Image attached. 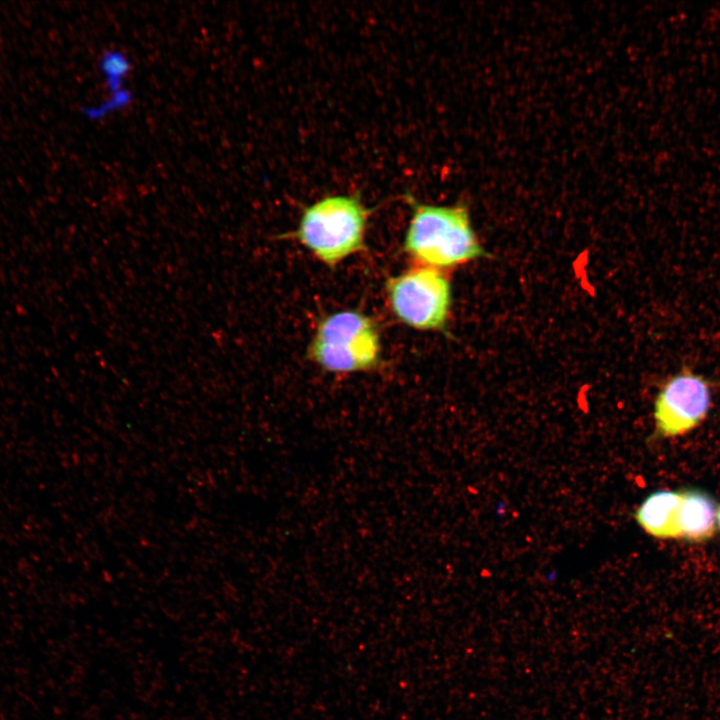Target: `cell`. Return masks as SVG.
Returning <instances> with one entry per match:
<instances>
[{"instance_id":"obj_5","label":"cell","mask_w":720,"mask_h":720,"mask_svg":"<svg viewBox=\"0 0 720 720\" xmlns=\"http://www.w3.org/2000/svg\"><path fill=\"white\" fill-rule=\"evenodd\" d=\"M712 395V381L689 366L669 375L654 402L657 433L674 437L696 428L710 411Z\"/></svg>"},{"instance_id":"obj_3","label":"cell","mask_w":720,"mask_h":720,"mask_svg":"<svg viewBox=\"0 0 720 720\" xmlns=\"http://www.w3.org/2000/svg\"><path fill=\"white\" fill-rule=\"evenodd\" d=\"M308 354L320 368L331 373L369 371L381 357L378 328L360 311L331 313L316 327Z\"/></svg>"},{"instance_id":"obj_2","label":"cell","mask_w":720,"mask_h":720,"mask_svg":"<svg viewBox=\"0 0 720 720\" xmlns=\"http://www.w3.org/2000/svg\"><path fill=\"white\" fill-rule=\"evenodd\" d=\"M369 214L358 194L325 196L303 209L294 235L316 259L335 267L365 247Z\"/></svg>"},{"instance_id":"obj_7","label":"cell","mask_w":720,"mask_h":720,"mask_svg":"<svg viewBox=\"0 0 720 720\" xmlns=\"http://www.w3.org/2000/svg\"><path fill=\"white\" fill-rule=\"evenodd\" d=\"M680 493V538L702 542L712 537L717 521V508L714 499L706 492L698 489H686L680 491Z\"/></svg>"},{"instance_id":"obj_8","label":"cell","mask_w":720,"mask_h":720,"mask_svg":"<svg viewBox=\"0 0 720 720\" xmlns=\"http://www.w3.org/2000/svg\"><path fill=\"white\" fill-rule=\"evenodd\" d=\"M717 520H718V524H719V527H720V507H719V509L717 510Z\"/></svg>"},{"instance_id":"obj_1","label":"cell","mask_w":720,"mask_h":720,"mask_svg":"<svg viewBox=\"0 0 720 720\" xmlns=\"http://www.w3.org/2000/svg\"><path fill=\"white\" fill-rule=\"evenodd\" d=\"M411 218L404 236V251L417 265L443 269L485 255L472 229L467 209L417 201L406 194Z\"/></svg>"},{"instance_id":"obj_4","label":"cell","mask_w":720,"mask_h":720,"mask_svg":"<svg viewBox=\"0 0 720 720\" xmlns=\"http://www.w3.org/2000/svg\"><path fill=\"white\" fill-rule=\"evenodd\" d=\"M385 291L391 312L404 325L422 331L445 328L451 287L440 269L416 265L390 277Z\"/></svg>"},{"instance_id":"obj_6","label":"cell","mask_w":720,"mask_h":720,"mask_svg":"<svg viewBox=\"0 0 720 720\" xmlns=\"http://www.w3.org/2000/svg\"><path fill=\"white\" fill-rule=\"evenodd\" d=\"M680 491L660 490L649 494L637 508L634 517L640 527L656 538H680Z\"/></svg>"}]
</instances>
